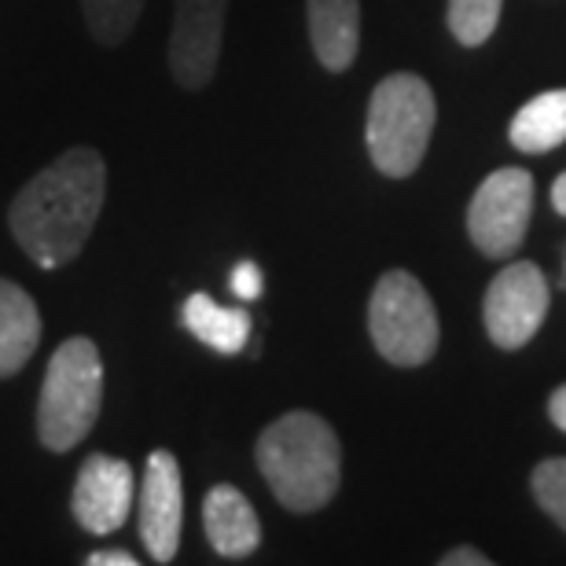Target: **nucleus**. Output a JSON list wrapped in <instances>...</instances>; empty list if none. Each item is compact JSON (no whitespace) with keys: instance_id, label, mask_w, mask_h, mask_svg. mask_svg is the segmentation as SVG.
<instances>
[{"instance_id":"a211bd4d","label":"nucleus","mask_w":566,"mask_h":566,"mask_svg":"<svg viewBox=\"0 0 566 566\" xmlns=\"http://www.w3.org/2000/svg\"><path fill=\"white\" fill-rule=\"evenodd\" d=\"M530 490L534 501L541 504V512L566 530V457H548L541 460L534 474H530Z\"/></svg>"},{"instance_id":"39448f33","label":"nucleus","mask_w":566,"mask_h":566,"mask_svg":"<svg viewBox=\"0 0 566 566\" xmlns=\"http://www.w3.org/2000/svg\"><path fill=\"white\" fill-rule=\"evenodd\" d=\"M368 335L394 368H420L434 357L441 338L438 310L412 273L390 269L379 276L368 298Z\"/></svg>"},{"instance_id":"4be33fe9","label":"nucleus","mask_w":566,"mask_h":566,"mask_svg":"<svg viewBox=\"0 0 566 566\" xmlns=\"http://www.w3.org/2000/svg\"><path fill=\"white\" fill-rule=\"evenodd\" d=\"M548 416H552V423H556L563 434H566V382L559 390H552V398H548Z\"/></svg>"},{"instance_id":"f257e3e1","label":"nucleus","mask_w":566,"mask_h":566,"mask_svg":"<svg viewBox=\"0 0 566 566\" xmlns=\"http://www.w3.org/2000/svg\"><path fill=\"white\" fill-rule=\"evenodd\" d=\"M107 199V163L96 147H71L19 188L8 207V229L19 251L41 269H63L82 258Z\"/></svg>"},{"instance_id":"6e6552de","label":"nucleus","mask_w":566,"mask_h":566,"mask_svg":"<svg viewBox=\"0 0 566 566\" xmlns=\"http://www.w3.org/2000/svg\"><path fill=\"white\" fill-rule=\"evenodd\" d=\"M229 0H177L169 30V74L180 88H207L218 74Z\"/></svg>"},{"instance_id":"9b49d317","label":"nucleus","mask_w":566,"mask_h":566,"mask_svg":"<svg viewBox=\"0 0 566 566\" xmlns=\"http://www.w3.org/2000/svg\"><path fill=\"white\" fill-rule=\"evenodd\" d=\"M313 55L324 71L343 74L360 49V0H305Z\"/></svg>"},{"instance_id":"9d476101","label":"nucleus","mask_w":566,"mask_h":566,"mask_svg":"<svg viewBox=\"0 0 566 566\" xmlns=\"http://www.w3.org/2000/svg\"><path fill=\"white\" fill-rule=\"evenodd\" d=\"M137 507L147 556L155 563H174L180 548V526H185V485H180V463L169 449H155L147 457Z\"/></svg>"},{"instance_id":"423d86ee","label":"nucleus","mask_w":566,"mask_h":566,"mask_svg":"<svg viewBox=\"0 0 566 566\" xmlns=\"http://www.w3.org/2000/svg\"><path fill=\"white\" fill-rule=\"evenodd\" d=\"M534 218V177L518 166L493 169L468 207V235L485 258H512Z\"/></svg>"},{"instance_id":"20e7f679","label":"nucleus","mask_w":566,"mask_h":566,"mask_svg":"<svg viewBox=\"0 0 566 566\" xmlns=\"http://www.w3.org/2000/svg\"><path fill=\"white\" fill-rule=\"evenodd\" d=\"M438 122V104L420 74H390L368 99L365 144L371 166L387 177H412L420 169L430 133Z\"/></svg>"},{"instance_id":"f8f14e48","label":"nucleus","mask_w":566,"mask_h":566,"mask_svg":"<svg viewBox=\"0 0 566 566\" xmlns=\"http://www.w3.org/2000/svg\"><path fill=\"white\" fill-rule=\"evenodd\" d=\"M202 523H207V537L218 556L224 559H247L262 545V523L251 501L235 490V485H213L202 501Z\"/></svg>"},{"instance_id":"aec40b11","label":"nucleus","mask_w":566,"mask_h":566,"mask_svg":"<svg viewBox=\"0 0 566 566\" xmlns=\"http://www.w3.org/2000/svg\"><path fill=\"white\" fill-rule=\"evenodd\" d=\"M140 559L133 552H122V548H99V552H88L85 566H137Z\"/></svg>"},{"instance_id":"7ed1b4c3","label":"nucleus","mask_w":566,"mask_h":566,"mask_svg":"<svg viewBox=\"0 0 566 566\" xmlns=\"http://www.w3.org/2000/svg\"><path fill=\"white\" fill-rule=\"evenodd\" d=\"M104 409V357L93 338L74 335L55 349L38 394V441L49 452L82 446Z\"/></svg>"},{"instance_id":"2eb2a0df","label":"nucleus","mask_w":566,"mask_h":566,"mask_svg":"<svg viewBox=\"0 0 566 566\" xmlns=\"http://www.w3.org/2000/svg\"><path fill=\"white\" fill-rule=\"evenodd\" d=\"M507 137L523 155H541L559 147L566 140V88H552V93H541L518 107Z\"/></svg>"},{"instance_id":"5701e85b","label":"nucleus","mask_w":566,"mask_h":566,"mask_svg":"<svg viewBox=\"0 0 566 566\" xmlns=\"http://www.w3.org/2000/svg\"><path fill=\"white\" fill-rule=\"evenodd\" d=\"M552 207H556L563 218H566V174L556 177V185H552Z\"/></svg>"},{"instance_id":"4468645a","label":"nucleus","mask_w":566,"mask_h":566,"mask_svg":"<svg viewBox=\"0 0 566 566\" xmlns=\"http://www.w3.org/2000/svg\"><path fill=\"white\" fill-rule=\"evenodd\" d=\"M180 321L191 335L199 338L202 346L218 349V354H240L251 338V313L243 310H224L210 298L207 291L188 294L185 305H180Z\"/></svg>"},{"instance_id":"dca6fc26","label":"nucleus","mask_w":566,"mask_h":566,"mask_svg":"<svg viewBox=\"0 0 566 566\" xmlns=\"http://www.w3.org/2000/svg\"><path fill=\"white\" fill-rule=\"evenodd\" d=\"M85 27L88 33L104 44V49H118L137 30L144 0H82Z\"/></svg>"},{"instance_id":"1a4fd4ad","label":"nucleus","mask_w":566,"mask_h":566,"mask_svg":"<svg viewBox=\"0 0 566 566\" xmlns=\"http://www.w3.org/2000/svg\"><path fill=\"white\" fill-rule=\"evenodd\" d=\"M133 501H137V479H133L129 463L122 457H107V452H88L77 468L71 493L74 523L88 534L107 537L126 526Z\"/></svg>"},{"instance_id":"f03ea898","label":"nucleus","mask_w":566,"mask_h":566,"mask_svg":"<svg viewBox=\"0 0 566 566\" xmlns=\"http://www.w3.org/2000/svg\"><path fill=\"white\" fill-rule=\"evenodd\" d=\"M254 460L276 501L294 515H313L343 485V446L335 427L316 412H287L258 434Z\"/></svg>"},{"instance_id":"6ab92c4d","label":"nucleus","mask_w":566,"mask_h":566,"mask_svg":"<svg viewBox=\"0 0 566 566\" xmlns=\"http://www.w3.org/2000/svg\"><path fill=\"white\" fill-rule=\"evenodd\" d=\"M265 287V276H262V269H258L254 262H240L232 269V291H235V298H243V302H254L258 294H262Z\"/></svg>"},{"instance_id":"f3484780","label":"nucleus","mask_w":566,"mask_h":566,"mask_svg":"<svg viewBox=\"0 0 566 566\" xmlns=\"http://www.w3.org/2000/svg\"><path fill=\"white\" fill-rule=\"evenodd\" d=\"M504 0H449V30L463 49H479L493 38Z\"/></svg>"},{"instance_id":"ddd939ff","label":"nucleus","mask_w":566,"mask_h":566,"mask_svg":"<svg viewBox=\"0 0 566 566\" xmlns=\"http://www.w3.org/2000/svg\"><path fill=\"white\" fill-rule=\"evenodd\" d=\"M41 346V313L27 287L0 276V379H15Z\"/></svg>"},{"instance_id":"412c9836","label":"nucleus","mask_w":566,"mask_h":566,"mask_svg":"<svg viewBox=\"0 0 566 566\" xmlns=\"http://www.w3.org/2000/svg\"><path fill=\"white\" fill-rule=\"evenodd\" d=\"M438 563L441 566H490V556H482V552L471 548V545H460V548L446 552V556H441Z\"/></svg>"},{"instance_id":"0eeeda50","label":"nucleus","mask_w":566,"mask_h":566,"mask_svg":"<svg viewBox=\"0 0 566 566\" xmlns=\"http://www.w3.org/2000/svg\"><path fill=\"white\" fill-rule=\"evenodd\" d=\"M548 316V280L534 262H512L493 276L482 302L485 335L501 349H523Z\"/></svg>"}]
</instances>
